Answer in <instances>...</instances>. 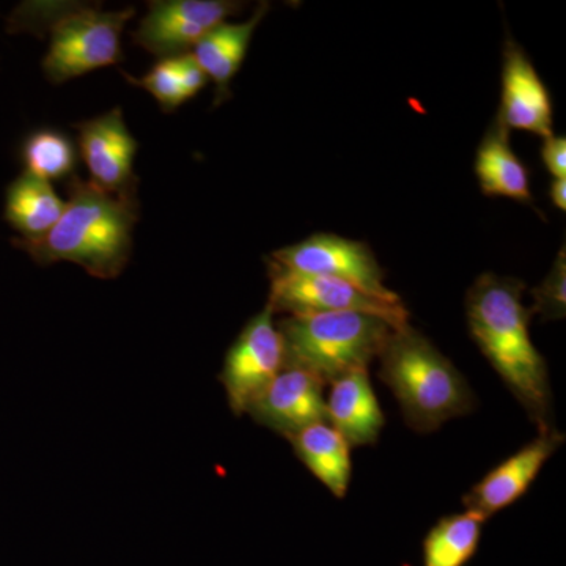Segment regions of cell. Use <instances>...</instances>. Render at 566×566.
I'll return each instance as SVG.
<instances>
[{
  "label": "cell",
  "mask_w": 566,
  "mask_h": 566,
  "mask_svg": "<svg viewBox=\"0 0 566 566\" xmlns=\"http://www.w3.org/2000/svg\"><path fill=\"white\" fill-rule=\"evenodd\" d=\"M240 9L241 3L227 0H156L148 3L133 40L161 61L178 57L192 52L208 32Z\"/></svg>",
  "instance_id": "9c48e42d"
},
{
  "label": "cell",
  "mask_w": 566,
  "mask_h": 566,
  "mask_svg": "<svg viewBox=\"0 0 566 566\" xmlns=\"http://www.w3.org/2000/svg\"><path fill=\"white\" fill-rule=\"evenodd\" d=\"M378 357L379 378L397 397L412 430L430 433L474 409V394L464 376L409 323L392 331Z\"/></svg>",
  "instance_id": "3957f363"
},
{
  "label": "cell",
  "mask_w": 566,
  "mask_h": 566,
  "mask_svg": "<svg viewBox=\"0 0 566 566\" xmlns=\"http://www.w3.org/2000/svg\"><path fill=\"white\" fill-rule=\"evenodd\" d=\"M551 199L558 210H566V178H554L551 185Z\"/></svg>",
  "instance_id": "d4e9b609"
},
{
  "label": "cell",
  "mask_w": 566,
  "mask_h": 566,
  "mask_svg": "<svg viewBox=\"0 0 566 566\" xmlns=\"http://www.w3.org/2000/svg\"><path fill=\"white\" fill-rule=\"evenodd\" d=\"M175 70H177L178 80L181 82L182 92L186 98L191 99L197 95L205 85H207L208 77L200 69L199 63L192 57L191 52L185 55L174 57Z\"/></svg>",
  "instance_id": "603a6c76"
},
{
  "label": "cell",
  "mask_w": 566,
  "mask_h": 566,
  "mask_svg": "<svg viewBox=\"0 0 566 566\" xmlns=\"http://www.w3.org/2000/svg\"><path fill=\"white\" fill-rule=\"evenodd\" d=\"M268 10H270V3L263 2L248 21L238 22V24L222 22L193 48L192 57L199 63L208 80L214 82L216 104L223 102L230 95V82L243 65L253 32Z\"/></svg>",
  "instance_id": "9a60e30c"
},
{
  "label": "cell",
  "mask_w": 566,
  "mask_h": 566,
  "mask_svg": "<svg viewBox=\"0 0 566 566\" xmlns=\"http://www.w3.org/2000/svg\"><path fill=\"white\" fill-rule=\"evenodd\" d=\"M497 123L505 129H524L536 136H553V103L534 65L516 43L505 48L502 103Z\"/></svg>",
  "instance_id": "4fadbf2b"
},
{
  "label": "cell",
  "mask_w": 566,
  "mask_h": 566,
  "mask_svg": "<svg viewBox=\"0 0 566 566\" xmlns=\"http://www.w3.org/2000/svg\"><path fill=\"white\" fill-rule=\"evenodd\" d=\"M65 202L50 181L24 172L17 178L6 196V221L21 234V240L43 238L61 219Z\"/></svg>",
  "instance_id": "e0dca14e"
},
{
  "label": "cell",
  "mask_w": 566,
  "mask_h": 566,
  "mask_svg": "<svg viewBox=\"0 0 566 566\" xmlns=\"http://www.w3.org/2000/svg\"><path fill=\"white\" fill-rule=\"evenodd\" d=\"M534 307L531 314H538L543 322H556L564 319L566 312V256L565 248L558 252L556 262L551 268L542 285L536 286L534 292Z\"/></svg>",
  "instance_id": "7402d4cb"
},
{
  "label": "cell",
  "mask_w": 566,
  "mask_h": 566,
  "mask_svg": "<svg viewBox=\"0 0 566 566\" xmlns=\"http://www.w3.org/2000/svg\"><path fill=\"white\" fill-rule=\"evenodd\" d=\"M475 174L486 196L531 200L527 167L510 145L509 129L494 123L476 153Z\"/></svg>",
  "instance_id": "ac0fdd59"
},
{
  "label": "cell",
  "mask_w": 566,
  "mask_h": 566,
  "mask_svg": "<svg viewBox=\"0 0 566 566\" xmlns=\"http://www.w3.org/2000/svg\"><path fill=\"white\" fill-rule=\"evenodd\" d=\"M331 386L327 422L333 423L349 447L375 444L386 419L368 378V368L348 371Z\"/></svg>",
  "instance_id": "5bb4252c"
},
{
  "label": "cell",
  "mask_w": 566,
  "mask_h": 566,
  "mask_svg": "<svg viewBox=\"0 0 566 566\" xmlns=\"http://www.w3.org/2000/svg\"><path fill=\"white\" fill-rule=\"evenodd\" d=\"M270 262L292 273L338 279L376 300L401 304L400 296L385 285V274L374 252L359 241L318 233L301 243L279 249Z\"/></svg>",
  "instance_id": "8992f818"
},
{
  "label": "cell",
  "mask_w": 566,
  "mask_h": 566,
  "mask_svg": "<svg viewBox=\"0 0 566 566\" xmlns=\"http://www.w3.org/2000/svg\"><path fill=\"white\" fill-rule=\"evenodd\" d=\"M139 219L137 200L103 191L73 175L69 200L57 223L39 240H13L40 264H80L98 279H114L132 255L133 229Z\"/></svg>",
  "instance_id": "7a4b0ae2"
},
{
  "label": "cell",
  "mask_w": 566,
  "mask_h": 566,
  "mask_svg": "<svg viewBox=\"0 0 566 566\" xmlns=\"http://www.w3.org/2000/svg\"><path fill=\"white\" fill-rule=\"evenodd\" d=\"M565 442V434L549 428L538 431L534 441L528 442L515 455L483 476L482 482L471 488L464 495L463 504L468 512L491 517L506 506L515 504L527 493L546 461Z\"/></svg>",
  "instance_id": "8fae6325"
},
{
  "label": "cell",
  "mask_w": 566,
  "mask_h": 566,
  "mask_svg": "<svg viewBox=\"0 0 566 566\" xmlns=\"http://www.w3.org/2000/svg\"><path fill=\"white\" fill-rule=\"evenodd\" d=\"M524 282L482 274L465 297L471 337L485 354L538 431L553 428V392L542 354L528 334L531 311L523 304Z\"/></svg>",
  "instance_id": "6da1fadb"
},
{
  "label": "cell",
  "mask_w": 566,
  "mask_h": 566,
  "mask_svg": "<svg viewBox=\"0 0 566 566\" xmlns=\"http://www.w3.org/2000/svg\"><path fill=\"white\" fill-rule=\"evenodd\" d=\"M542 159L554 178H566V140L565 137H546L542 148Z\"/></svg>",
  "instance_id": "cb8c5ba5"
},
{
  "label": "cell",
  "mask_w": 566,
  "mask_h": 566,
  "mask_svg": "<svg viewBox=\"0 0 566 566\" xmlns=\"http://www.w3.org/2000/svg\"><path fill=\"white\" fill-rule=\"evenodd\" d=\"M485 517L474 512L444 516L423 542V566H464L475 556Z\"/></svg>",
  "instance_id": "d6986e66"
},
{
  "label": "cell",
  "mask_w": 566,
  "mask_h": 566,
  "mask_svg": "<svg viewBox=\"0 0 566 566\" xmlns=\"http://www.w3.org/2000/svg\"><path fill=\"white\" fill-rule=\"evenodd\" d=\"M270 304L245 324L227 353L222 374L234 415H243L256 395L283 370V342Z\"/></svg>",
  "instance_id": "ba28073f"
},
{
  "label": "cell",
  "mask_w": 566,
  "mask_h": 566,
  "mask_svg": "<svg viewBox=\"0 0 566 566\" xmlns=\"http://www.w3.org/2000/svg\"><path fill=\"white\" fill-rule=\"evenodd\" d=\"M323 382L296 368H283L248 408L256 423L292 436L311 424L327 422Z\"/></svg>",
  "instance_id": "7c38bea8"
},
{
  "label": "cell",
  "mask_w": 566,
  "mask_h": 566,
  "mask_svg": "<svg viewBox=\"0 0 566 566\" xmlns=\"http://www.w3.org/2000/svg\"><path fill=\"white\" fill-rule=\"evenodd\" d=\"M125 77L129 84L137 85L150 93L164 112H172L182 103L188 102L182 92L181 82L178 80L174 59L159 61L145 76L134 77L125 74Z\"/></svg>",
  "instance_id": "44dd1931"
},
{
  "label": "cell",
  "mask_w": 566,
  "mask_h": 566,
  "mask_svg": "<svg viewBox=\"0 0 566 566\" xmlns=\"http://www.w3.org/2000/svg\"><path fill=\"white\" fill-rule=\"evenodd\" d=\"M21 158L25 172L51 182L73 175L77 153L73 140L65 133L57 129H39L25 137Z\"/></svg>",
  "instance_id": "ffe728a7"
},
{
  "label": "cell",
  "mask_w": 566,
  "mask_h": 566,
  "mask_svg": "<svg viewBox=\"0 0 566 566\" xmlns=\"http://www.w3.org/2000/svg\"><path fill=\"white\" fill-rule=\"evenodd\" d=\"M270 301L274 312L290 315L327 314V312H363L381 316L395 329L408 324L409 314L403 304L376 300L338 279L324 275L297 274L270 262Z\"/></svg>",
  "instance_id": "52a82bcc"
},
{
  "label": "cell",
  "mask_w": 566,
  "mask_h": 566,
  "mask_svg": "<svg viewBox=\"0 0 566 566\" xmlns=\"http://www.w3.org/2000/svg\"><path fill=\"white\" fill-rule=\"evenodd\" d=\"M283 368L315 376L324 386L348 371L367 368L379 356L395 327L363 312L289 315L277 323Z\"/></svg>",
  "instance_id": "277c9868"
},
{
  "label": "cell",
  "mask_w": 566,
  "mask_h": 566,
  "mask_svg": "<svg viewBox=\"0 0 566 566\" xmlns=\"http://www.w3.org/2000/svg\"><path fill=\"white\" fill-rule=\"evenodd\" d=\"M294 453L335 497L348 494L352 457L344 436L327 422L311 424L289 436Z\"/></svg>",
  "instance_id": "2e32d148"
},
{
  "label": "cell",
  "mask_w": 566,
  "mask_h": 566,
  "mask_svg": "<svg viewBox=\"0 0 566 566\" xmlns=\"http://www.w3.org/2000/svg\"><path fill=\"white\" fill-rule=\"evenodd\" d=\"M134 13V9L104 11L96 7L39 3L28 9L24 20L43 22L50 33L43 71L52 84H62L122 62V33Z\"/></svg>",
  "instance_id": "5b68a950"
},
{
  "label": "cell",
  "mask_w": 566,
  "mask_h": 566,
  "mask_svg": "<svg viewBox=\"0 0 566 566\" xmlns=\"http://www.w3.org/2000/svg\"><path fill=\"white\" fill-rule=\"evenodd\" d=\"M80 151L92 182L122 199L137 200L134 156L137 142L126 126L120 107L76 123Z\"/></svg>",
  "instance_id": "30bf717a"
}]
</instances>
